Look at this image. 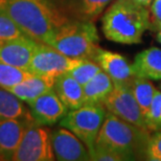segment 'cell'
I'll return each instance as SVG.
<instances>
[{"mask_svg":"<svg viewBox=\"0 0 161 161\" xmlns=\"http://www.w3.org/2000/svg\"><path fill=\"white\" fill-rule=\"evenodd\" d=\"M135 3H137V4L139 5H142V6H146V8H149L152 4L153 0H133Z\"/></svg>","mask_w":161,"mask_h":161,"instance_id":"28","label":"cell"},{"mask_svg":"<svg viewBox=\"0 0 161 161\" xmlns=\"http://www.w3.org/2000/svg\"><path fill=\"white\" fill-rule=\"evenodd\" d=\"M144 119H146L147 128L150 131L161 130V92L158 90H156L149 112Z\"/></svg>","mask_w":161,"mask_h":161,"instance_id":"24","label":"cell"},{"mask_svg":"<svg viewBox=\"0 0 161 161\" xmlns=\"http://www.w3.org/2000/svg\"><path fill=\"white\" fill-rule=\"evenodd\" d=\"M90 153V160L95 161H124L118 154L114 153L113 151L104 147L102 146L95 144L93 150Z\"/></svg>","mask_w":161,"mask_h":161,"instance_id":"25","label":"cell"},{"mask_svg":"<svg viewBox=\"0 0 161 161\" xmlns=\"http://www.w3.org/2000/svg\"><path fill=\"white\" fill-rule=\"evenodd\" d=\"M102 70V67L95 61L82 60V62L68 72L78 80L80 85L84 86Z\"/></svg>","mask_w":161,"mask_h":161,"instance_id":"22","label":"cell"},{"mask_svg":"<svg viewBox=\"0 0 161 161\" xmlns=\"http://www.w3.org/2000/svg\"><path fill=\"white\" fill-rule=\"evenodd\" d=\"M28 106L31 117L42 125H53L60 122L69 111L53 88L43 93Z\"/></svg>","mask_w":161,"mask_h":161,"instance_id":"11","label":"cell"},{"mask_svg":"<svg viewBox=\"0 0 161 161\" xmlns=\"http://www.w3.org/2000/svg\"><path fill=\"white\" fill-rule=\"evenodd\" d=\"M94 61L114 83H129L135 76L133 66L119 53L99 48Z\"/></svg>","mask_w":161,"mask_h":161,"instance_id":"13","label":"cell"},{"mask_svg":"<svg viewBox=\"0 0 161 161\" xmlns=\"http://www.w3.org/2000/svg\"><path fill=\"white\" fill-rule=\"evenodd\" d=\"M69 19L95 22L113 0H58Z\"/></svg>","mask_w":161,"mask_h":161,"instance_id":"14","label":"cell"},{"mask_svg":"<svg viewBox=\"0 0 161 161\" xmlns=\"http://www.w3.org/2000/svg\"><path fill=\"white\" fill-rule=\"evenodd\" d=\"M129 84H130L135 98H136L138 105H139L141 113H142L143 117H146V115L149 112L150 106L152 104L153 97L155 95L156 92L155 87L150 83V80L147 79L141 78V76H137V75H135L129 82Z\"/></svg>","mask_w":161,"mask_h":161,"instance_id":"19","label":"cell"},{"mask_svg":"<svg viewBox=\"0 0 161 161\" xmlns=\"http://www.w3.org/2000/svg\"><path fill=\"white\" fill-rule=\"evenodd\" d=\"M51 143L54 158L60 161H87L90 153L85 143L68 129L60 128L51 131Z\"/></svg>","mask_w":161,"mask_h":161,"instance_id":"9","label":"cell"},{"mask_svg":"<svg viewBox=\"0 0 161 161\" xmlns=\"http://www.w3.org/2000/svg\"><path fill=\"white\" fill-rule=\"evenodd\" d=\"M30 114V111L24 107L18 97L0 87V120L8 118L24 117Z\"/></svg>","mask_w":161,"mask_h":161,"instance_id":"20","label":"cell"},{"mask_svg":"<svg viewBox=\"0 0 161 161\" xmlns=\"http://www.w3.org/2000/svg\"><path fill=\"white\" fill-rule=\"evenodd\" d=\"M80 62L82 60L67 57L51 45L39 43L28 67V71L54 83L58 76L70 71Z\"/></svg>","mask_w":161,"mask_h":161,"instance_id":"7","label":"cell"},{"mask_svg":"<svg viewBox=\"0 0 161 161\" xmlns=\"http://www.w3.org/2000/svg\"><path fill=\"white\" fill-rule=\"evenodd\" d=\"M31 75H33V73L28 70L0 62V87L3 89L9 91L13 87L23 82Z\"/></svg>","mask_w":161,"mask_h":161,"instance_id":"21","label":"cell"},{"mask_svg":"<svg viewBox=\"0 0 161 161\" xmlns=\"http://www.w3.org/2000/svg\"><path fill=\"white\" fill-rule=\"evenodd\" d=\"M151 30L156 31L161 28V0H153L151 4Z\"/></svg>","mask_w":161,"mask_h":161,"instance_id":"27","label":"cell"},{"mask_svg":"<svg viewBox=\"0 0 161 161\" xmlns=\"http://www.w3.org/2000/svg\"><path fill=\"white\" fill-rule=\"evenodd\" d=\"M0 9L25 35L48 45L53 44L60 27L70 20L58 0H0Z\"/></svg>","mask_w":161,"mask_h":161,"instance_id":"1","label":"cell"},{"mask_svg":"<svg viewBox=\"0 0 161 161\" xmlns=\"http://www.w3.org/2000/svg\"><path fill=\"white\" fill-rule=\"evenodd\" d=\"M39 43L27 35L0 43V62L28 70Z\"/></svg>","mask_w":161,"mask_h":161,"instance_id":"10","label":"cell"},{"mask_svg":"<svg viewBox=\"0 0 161 161\" xmlns=\"http://www.w3.org/2000/svg\"><path fill=\"white\" fill-rule=\"evenodd\" d=\"M132 66L135 75L147 80H161V49L151 47L140 51Z\"/></svg>","mask_w":161,"mask_h":161,"instance_id":"16","label":"cell"},{"mask_svg":"<svg viewBox=\"0 0 161 161\" xmlns=\"http://www.w3.org/2000/svg\"><path fill=\"white\" fill-rule=\"evenodd\" d=\"M151 28L149 8L133 0H115L103 17V31L108 40L121 44L140 43Z\"/></svg>","mask_w":161,"mask_h":161,"instance_id":"2","label":"cell"},{"mask_svg":"<svg viewBox=\"0 0 161 161\" xmlns=\"http://www.w3.org/2000/svg\"><path fill=\"white\" fill-rule=\"evenodd\" d=\"M114 88V82L104 70L83 86L85 104H104Z\"/></svg>","mask_w":161,"mask_h":161,"instance_id":"18","label":"cell"},{"mask_svg":"<svg viewBox=\"0 0 161 161\" xmlns=\"http://www.w3.org/2000/svg\"><path fill=\"white\" fill-rule=\"evenodd\" d=\"M107 113L103 104H84L82 107L67 112L60 120V125L75 134L91 152Z\"/></svg>","mask_w":161,"mask_h":161,"instance_id":"5","label":"cell"},{"mask_svg":"<svg viewBox=\"0 0 161 161\" xmlns=\"http://www.w3.org/2000/svg\"><path fill=\"white\" fill-rule=\"evenodd\" d=\"M53 89L68 110H75L85 104L83 86L69 72L58 76L54 80Z\"/></svg>","mask_w":161,"mask_h":161,"instance_id":"15","label":"cell"},{"mask_svg":"<svg viewBox=\"0 0 161 161\" xmlns=\"http://www.w3.org/2000/svg\"><path fill=\"white\" fill-rule=\"evenodd\" d=\"M105 108L128 122L147 128L146 120L129 83H114V88L105 99Z\"/></svg>","mask_w":161,"mask_h":161,"instance_id":"8","label":"cell"},{"mask_svg":"<svg viewBox=\"0 0 161 161\" xmlns=\"http://www.w3.org/2000/svg\"><path fill=\"white\" fill-rule=\"evenodd\" d=\"M25 35L9 16L0 9V43Z\"/></svg>","mask_w":161,"mask_h":161,"instance_id":"23","label":"cell"},{"mask_svg":"<svg viewBox=\"0 0 161 161\" xmlns=\"http://www.w3.org/2000/svg\"><path fill=\"white\" fill-rule=\"evenodd\" d=\"M157 40H158L159 43H161V28H159L158 34H157Z\"/></svg>","mask_w":161,"mask_h":161,"instance_id":"29","label":"cell"},{"mask_svg":"<svg viewBox=\"0 0 161 161\" xmlns=\"http://www.w3.org/2000/svg\"><path fill=\"white\" fill-rule=\"evenodd\" d=\"M98 42L94 22L70 19L58 31L51 46L72 59L94 61Z\"/></svg>","mask_w":161,"mask_h":161,"instance_id":"4","label":"cell"},{"mask_svg":"<svg viewBox=\"0 0 161 161\" xmlns=\"http://www.w3.org/2000/svg\"><path fill=\"white\" fill-rule=\"evenodd\" d=\"M31 117V115L30 112V114L24 117L0 120V160L1 161H11L14 159L25 127Z\"/></svg>","mask_w":161,"mask_h":161,"instance_id":"12","label":"cell"},{"mask_svg":"<svg viewBox=\"0 0 161 161\" xmlns=\"http://www.w3.org/2000/svg\"><path fill=\"white\" fill-rule=\"evenodd\" d=\"M147 160L161 161V130L151 136L147 151Z\"/></svg>","mask_w":161,"mask_h":161,"instance_id":"26","label":"cell"},{"mask_svg":"<svg viewBox=\"0 0 161 161\" xmlns=\"http://www.w3.org/2000/svg\"><path fill=\"white\" fill-rule=\"evenodd\" d=\"M149 131L108 112L95 144L113 151L122 160L147 159L151 139Z\"/></svg>","mask_w":161,"mask_h":161,"instance_id":"3","label":"cell"},{"mask_svg":"<svg viewBox=\"0 0 161 161\" xmlns=\"http://www.w3.org/2000/svg\"><path fill=\"white\" fill-rule=\"evenodd\" d=\"M51 143V131L34 120L28 119L21 141L15 153L14 161H51L54 160Z\"/></svg>","mask_w":161,"mask_h":161,"instance_id":"6","label":"cell"},{"mask_svg":"<svg viewBox=\"0 0 161 161\" xmlns=\"http://www.w3.org/2000/svg\"><path fill=\"white\" fill-rule=\"evenodd\" d=\"M53 84L54 83L49 80L33 75L23 82L13 87L9 92H12L21 102L31 104L43 93L53 88Z\"/></svg>","mask_w":161,"mask_h":161,"instance_id":"17","label":"cell"}]
</instances>
